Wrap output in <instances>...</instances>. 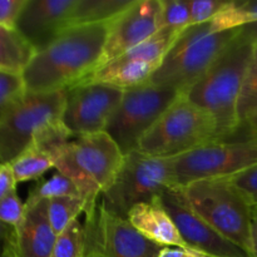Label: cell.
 I'll return each mask as SVG.
<instances>
[{"instance_id":"cell-34","label":"cell","mask_w":257,"mask_h":257,"mask_svg":"<svg viewBox=\"0 0 257 257\" xmlns=\"http://www.w3.org/2000/svg\"><path fill=\"white\" fill-rule=\"evenodd\" d=\"M0 257H23L19 247H18L14 228L10 230L7 238L3 242L2 247H0Z\"/></svg>"},{"instance_id":"cell-36","label":"cell","mask_w":257,"mask_h":257,"mask_svg":"<svg viewBox=\"0 0 257 257\" xmlns=\"http://www.w3.org/2000/svg\"><path fill=\"white\" fill-rule=\"evenodd\" d=\"M252 257H257V207H252Z\"/></svg>"},{"instance_id":"cell-2","label":"cell","mask_w":257,"mask_h":257,"mask_svg":"<svg viewBox=\"0 0 257 257\" xmlns=\"http://www.w3.org/2000/svg\"><path fill=\"white\" fill-rule=\"evenodd\" d=\"M253 45L237 37L210 69L183 94L215 118L221 141L230 140L240 130L237 104Z\"/></svg>"},{"instance_id":"cell-39","label":"cell","mask_w":257,"mask_h":257,"mask_svg":"<svg viewBox=\"0 0 257 257\" xmlns=\"http://www.w3.org/2000/svg\"><path fill=\"white\" fill-rule=\"evenodd\" d=\"M83 257H100L98 255L97 252H94V251H92L90 248H88L87 246H85V252H84V256Z\"/></svg>"},{"instance_id":"cell-7","label":"cell","mask_w":257,"mask_h":257,"mask_svg":"<svg viewBox=\"0 0 257 257\" xmlns=\"http://www.w3.org/2000/svg\"><path fill=\"white\" fill-rule=\"evenodd\" d=\"M178 188L172 170V158L147 156L133 151L124 156L122 166L110 187L100 196L105 210L127 218L131 208L162 197L167 191Z\"/></svg>"},{"instance_id":"cell-35","label":"cell","mask_w":257,"mask_h":257,"mask_svg":"<svg viewBox=\"0 0 257 257\" xmlns=\"http://www.w3.org/2000/svg\"><path fill=\"white\" fill-rule=\"evenodd\" d=\"M237 39L241 42L250 43V44H257V22L248 23V24L242 25L238 29Z\"/></svg>"},{"instance_id":"cell-40","label":"cell","mask_w":257,"mask_h":257,"mask_svg":"<svg viewBox=\"0 0 257 257\" xmlns=\"http://www.w3.org/2000/svg\"><path fill=\"white\" fill-rule=\"evenodd\" d=\"M248 135H253V136H257V131H248Z\"/></svg>"},{"instance_id":"cell-28","label":"cell","mask_w":257,"mask_h":257,"mask_svg":"<svg viewBox=\"0 0 257 257\" xmlns=\"http://www.w3.org/2000/svg\"><path fill=\"white\" fill-rule=\"evenodd\" d=\"M226 178L240 191L251 207H257V163Z\"/></svg>"},{"instance_id":"cell-16","label":"cell","mask_w":257,"mask_h":257,"mask_svg":"<svg viewBox=\"0 0 257 257\" xmlns=\"http://www.w3.org/2000/svg\"><path fill=\"white\" fill-rule=\"evenodd\" d=\"M48 200L27 198L25 215L15 231L18 247L23 257H50L57 233L48 216Z\"/></svg>"},{"instance_id":"cell-14","label":"cell","mask_w":257,"mask_h":257,"mask_svg":"<svg viewBox=\"0 0 257 257\" xmlns=\"http://www.w3.org/2000/svg\"><path fill=\"white\" fill-rule=\"evenodd\" d=\"M161 202L188 247L210 257H251L207 225L192 210L181 188H173L163 193Z\"/></svg>"},{"instance_id":"cell-37","label":"cell","mask_w":257,"mask_h":257,"mask_svg":"<svg viewBox=\"0 0 257 257\" xmlns=\"http://www.w3.org/2000/svg\"><path fill=\"white\" fill-rule=\"evenodd\" d=\"M10 230H12V227H9V226L0 222V247H2L3 242H4V240L7 238L8 233L10 232Z\"/></svg>"},{"instance_id":"cell-13","label":"cell","mask_w":257,"mask_h":257,"mask_svg":"<svg viewBox=\"0 0 257 257\" xmlns=\"http://www.w3.org/2000/svg\"><path fill=\"white\" fill-rule=\"evenodd\" d=\"M161 15L162 0H135L110 22L98 69L155 35L161 29Z\"/></svg>"},{"instance_id":"cell-32","label":"cell","mask_w":257,"mask_h":257,"mask_svg":"<svg viewBox=\"0 0 257 257\" xmlns=\"http://www.w3.org/2000/svg\"><path fill=\"white\" fill-rule=\"evenodd\" d=\"M17 183L10 163H0V200L17 191Z\"/></svg>"},{"instance_id":"cell-10","label":"cell","mask_w":257,"mask_h":257,"mask_svg":"<svg viewBox=\"0 0 257 257\" xmlns=\"http://www.w3.org/2000/svg\"><path fill=\"white\" fill-rule=\"evenodd\" d=\"M257 163V136L243 140L217 141L172 157L178 188L208 178H226Z\"/></svg>"},{"instance_id":"cell-24","label":"cell","mask_w":257,"mask_h":257,"mask_svg":"<svg viewBox=\"0 0 257 257\" xmlns=\"http://www.w3.org/2000/svg\"><path fill=\"white\" fill-rule=\"evenodd\" d=\"M85 252L84 223L75 220L57 236L50 257H83Z\"/></svg>"},{"instance_id":"cell-8","label":"cell","mask_w":257,"mask_h":257,"mask_svg":"<svg viewBox=\"0 0 257 257\" xmlns=\"http://www.w3.org/2000/svg\"><path fill=\"white\" fill-rule=\"evenodd\" d=\"M65 90L27 92L0 115V163H10L33 145L39 133L62 122Z\"/></svg>"},{"instance_id":"cell-31","label":"cell","mask_w":257,"mask_h":257,"mask_svg":"<svg viewBox=\"0 0 257 257\" xmlns=\"http://www.w3.org/2000/svg\"><path fill=\"white\" fill-rule=\"evenodd\" d=\"M27 0H0V27L17 29V23Z\"/></svg>"},{"instance_id":"cell-23","label":"cell","mask_w":257,"mask_h":257,"mask_svg":"<svg viewBox=\"0 0 257 257\" xmlns=\"http://www.w3.org/2000/svg\"><path fill=\"white\" fill-rule=\"evenodd\" d=\"M257 113V44L253 45L252 57L246 70L237 104L240 128Z\"/></svg>"},{"instance_id":"cell-33","label":"cell","mask_w":257,"mask_h":257,"mask_svg":"<svg viewBox=\"0 0 257 257\" xmlns=\"http://www.w3.org/2000/svg\"><path fill=\"white\" fill-rule=\"evenodd\" d=\"M158 257H210L191 247H162Z\"/></svg>"},{"instance_id":"cell-15","label":"cell","mask_w":257,"mask_h":257,"mask_svg":"<svg viewBox=\"0 0 257 257\" xmlns=\"http://www.w3.org/2000/svg\"><path fill=\"white\" fill-rule=\"evenodd\" d=\"M77 0H27L17 30L40 50L68 28V18Z\"/></svg>"},{"instance_id":"cell-12","label":"cell","mask_w":257,"mask_h":257,"mask_svg":"<svg viewBox=\"0 0 257 257\" xmlns=\"http://www.w3.org/2000/svg\"><path fill=\"white\" fill-rule=\"evenodd\" d=\"M123 92L120 88L90 80L68 88L63 123L75 137L104 132Z\"/></svg>"},{"instance_id":"cell-3","label":"cell","mask_w":257,"mask_h":257,"mask_svg":"<svg viewBox=\"0 0 257 257\" xmlns=\"http://www.w3.org/2000/svg\"><path fill=\"white\" fill-rule=\"evenodd\" d=\"M238 29L218 32L211 20L191 25L181 33L150 82L186 92L227 49Z\"/></svg>"},{"instance_id":"cell-17","label":"cell","mask_w":257,"mask_h":257,"mask_svg":"<svg viewBox=\"0 0 257 257\" xmlns=\"http://www.w3.org/2000/svg\"><path fill=\"white\" fill-rule=\"evenodd\" d=\"M131 225L152 242L162 247H188L177 226L161 202V197L136 205L127 215Z\"/></svg>"},{"instance_id":"cell-27","label":"cell","mask_w":257,"mask_h":257,"mask_svg":"<svg viewBox=\"0 0 257 257\" xmlns=\"http://www.w3.org/2000/svg\"><path fill=\"white\" fill-rule=\"evenodd\" d=\"M25 93L27 88L22 75L0 72V115L19 102Z\"/></svg>"},{"instance_id":"cell-4","label":"cell","mask_w":257,"mask_h":257,"mask_svg":"<svg viewBox=\"0 0 257 257\" xmlns=\"http://www.w3.org/2000/svg\"><path fill=\"white\" fill-rule=\"evenodd\" d=\"M123 160L124 155L113 138L99 132L69 141L58 152L55 168L77 185L88 202V211L110 187Z\"/></svg>"},{"instance_id":"cell-6","label":"cell","mask_w":257,"mask_h":257,"mask_svg":"<svg viewBox=\"0 0 257 257\" xmlns=\"http://www.w3.org/2000/svg\"><path fill=\"white\" fill-rule=\"evenodd\" d=\"M217 141L221 137L215 118L181 93L143 136L137 151L152 157L172 158Z\"/></svg>"},{"instance_id":"cell-38","label":"cell","mask_w":257,"mask_h":257,"mask_svg":"<svg viewBox=\"0 0 257 257\" xmlns=\"http://www.w3.org/2000/svg\"><path fill=\"white\" fill-rule=\"evenodd\" d=\"M242 127H246L248 131H257V113L250 118Z\"/></svg>"},{"instance_id":"cell-9","label":"cell","mask_w":257,"mask_h":257,"mask_svg":"<svg viewBox=\"0 0 257 257\" xmlns=\"http://www.w3.org/2000/svg\"><path fill=\"white\" fill-rule=\"evenodd\" d=\"M180 94L177 89L156 85L150 80L127 88L104 132L113 138L124 156L137 151L143 136Z\"/></svg>"},{"instance_id":"cell-18","label":"cell","mask_w":257,"mask_h":257,"mask_svg":"<svg viewBox=\"0 0 257 257\" xmlns=\"http://www.w3.org/2000/svg\"><path fill=\"white\" fill-rule=\"evenodd\" d=\"M158 65L133 59L125 55L117 58L104 67L95 70L88 79L90 82L104 83L113 87L127 89L148 82L158 69Z\"/></svg>"},{"instance_id":"cell-20","label":"cell","mask_w":257,"mask_h":257,"mask_svg":"<svg viewBox=\"0 0 257 257\" xmlns=\"http://www.w3.org/2000/svg\"><path fill=\"white\" fill-rule=\"evenodd\" d=\"M133 2L135 0H77L68 18V28L109 23L131 7Z\"/></svg>"},{"instance_id":"cell-21","label":"cell","mask_w":257,"mask_h":257,"mask_svg":"<svg viewBox=\"0 0 257 257\" xmlns=\"http://www.w3.org/2000/svg\"><path fill=\"white\" fill-rule=\"evenodd\" d=\"M17 182L38 180L50 168H55V158L43 148L32 145L10 162Z\"/></svg>"},{"instance_id":"cell-29","label":"cell","mask_w":257,"mask_h":257,"mask_svg":"<svg viewBox=\"0 0 257 257\" xmlns=\"http://www.w3.org/2000/svg\"><path fill=\"white\" fill-rule=\"evenodd\" d=\"M25 215V203L18 196L17 191L0 200V222L17 228L20 225Z\"/></svg>"},{"instance_id":"cell-22","label":"cell","mask_w":257,"mask_h":257,"mask_svg":"<svg viewBox=\"0 0 257 257\" xmlns=\"http://www.w3.org/2000/svg\"><path fill=\"white\" fill-rule=\"evenodd\" d=\"M87 208L88 202L80 196H67L49 200L48 216L57 236L63 232L70 223L78 220V216L84 213Z\"/></svg>"},{"instance_id":"cell-26","label":"cell","mask_w":257,"mask_h":257,"mask_svg":"<svg viewBox=\"0 0 257 257\" xmlns=\"http://www.w3.org/2000/svg\"><path fill=\"white\" fill-rule=\"evenodd\" d=\"M191 27L188 2L183 0H162L161 28H170L182 33Z\"/></svg>"},{"instance_id":"cell-11","label":"cell","mask_w":257,"mask_h":257,"mask_svg":"<svg viewBox=\"0 0 257 257\" xmlns=\"http://www.w3.org/2000/svg\"><path fill=\"white\" fill-rule=\"evenodd\" d=\"M85 215V246L100 257H158L162 246L141 235L127 218L97 205Z\"/></svg>"},{"instance_id":"cell-19","label":"cell","mask_w":257,"mask_h":257,"mask_svg":"<svg viewBox=\"0 0 257 257\" xmlns=\"http://www.w3.org/2000/svg\"><path fill=\"white\" fill-rule=\"evenodd\" d=\"M35 53L17 29L0 27V72L22 75Z\"/></svg>"},{"instance_id":"cell-1","label":"cell","mask_w":257,"mask_h":257,"mask_svg":"<svg viewBox=\"0 0 257 257\" xmlns=\"http://www.w3.org/2000/svg\"><path fill=\"white\" fill-rule=\"evenodd\" d=\"M109 24L69 27L38 50L22 74L27 92L67 90L88 79L99 67Z\"/></svg>"},{"instance_id":"cell-5","label":"cell","mask_w":257,"mask_h":257,"mask_svg":"<svg viewBox=\"0 0 257 257\" xmlns=\"http://www.w3.org/2000/svg\"><path fill=\"white\" fill-rule=\"evenodd\" d=\"M181 190L207 225L252 257V207L228 178L196 181Z\"/></svg>"},{"instance_id":"cell-30","label":"cell","mask_w":257,"mask_h":257,"mask_svg":"<svg viewBox=\"0 0 257 257\" xmlns=\"http://www.w3.org/2000/svg\"><path fill=\"white\" fill-rule=\"evenodd\" d=\"M230 2L223 0H198V2H188L191 14V25H198L207 23L213 17L222 12Z\"/></svg>"},{"instance_id":"cell-25","label":"cell","mask_w":257,"mask_h":257,"mask_svg":"<svg viewBox=\"0 0 257 257\" xmlns=\"http://www.w3.org/2000/svg\"><path fill=\"white\" fill-rule=\"evenodd\" d=\"M67 196H80V197H83L77 185L67 176L58 172L54 176H52L49 180L38 182L30 190L28 197L35 198V200L49 201L53 198L67 197Z\"/></svg>"}]
</instances>
